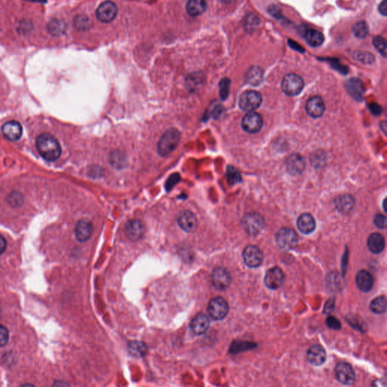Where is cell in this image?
<instances>
[{
	"mask_svg": "<svg viewBox=\"0 0 387 387\" xmlns=\"http://www.w3.org/2000/svg\"><path fill=\"white\" fill-rule=\"evenodd\" d=\"M38 152L48 161H55L61 155V148L58 141L49 133H43L37 137L36 142Z\"/></svg>",
	"mask_w": 387,
	"mask_h": 387,
	"instance_id": "6da1fadb",
	"label": "cell"
},
{
	"mask_svg": "<svg viewBox=\"0 0 387 387\" xmlns=\"http://www.w3.org/2000/svg\"><path fill=\"white\" fill-rule=\"evenodd\" d=\"M284 281L283 271L278 267L270 268L265 276V284L270 289H276L280 287Z\"/></svg>",
	"mask_w": 387,
	"mask_h": 387,
	"instance_id": "7c38bea8",
	"label": "cell"
},
{
	"mask_svg": "<svg viewBox=\"0 0 387 387\" xmlns=\"http://www.w3.org/2000/svg\"><path fill=\"white\" fill-rule=\"evenodd\" d=\"M222 114V107L220 106H217L214 108L212 111V115L214 118H218Z\"/></svg>",
	"mask_w": 387,
	"mask_h": 387,
	"instance_id": "816d5d0a",
	"label": "cell"
},
{
	"mask_svg": "<svg viewBox=\"0 0 387 387\" xmlns=\"http://www.w3.org/2000/svg\"><path fill=\"white\" fill-rule=\"evenodd\" d=\"M379 13L383 16H386L387 15V0H383L378 7Z\"/></svg>",
	"mask_w": 387,
	"mask_h": 387,
	"instance_id": "c3c4849f",
	"label": "cell"
},
{
	"mask_svg": "<svg viewBox=\"0 0 387 387\" xmlns=\"http://www.w3.org/2000/svg\"><path fill=\"white\" fill-rule=\"evenodd\" d=\"M210 326V321L208 316L205 314L199 313L192 319L190 324V330L196 335H202L205 334Z\"/></svg>",
	"mask_w": 387,
	"mask_h": 387,
	"instance_id": "44dd1931",
	"label": "cell"
},
{
	"mask_svg": "<svg viewBox=\"0 0 387 387\" xmlns=\"http://www.w3.org/2000/svg\"><path fill=\"white\" fill-rule=\"evenodd\" d=\"M305 161L300 154H292L286 159V170L292 175H298L302 173L305 169Z\"/></svg>",
	"mask_w": 387,
	"mask_h": 387,
	"instance_id": "ac0fdd59",
	"label": "cell"
},
{
	"mask_svg": "<svg viewBox=\"0 0 387 387\" xmlns=\"http://www.w3.org/2000/svg\"><path fill=\"white\" fill-rule=\"evenodd\" d=\"M178 224L184 232H192L197 228V218L193 213L187 211H183L178 215Z\"/></svg>",
	"mask_w": 387,
	"mask_h": 387,
	"instance_id": "9a60e30c",
	"label": "cell"
},
{
	"mask_svg": "<svg viewBox=\"0 0 387 387\" xmlns=\"http://www.w3.org/2000/svg\"><path fill=\"white\" fill-rule=\"evenodd\" d=\"M346 88L349 94L356 100H361L364 93V87L361 80L356 78L349 79L346 84Z\"/></svg>",
	"mask_w": 387,
	"mask_h": 387,
	"instance_id": "484cf974",
	"label": "cell"
},
{
	"mask_svg": "<svg viewBox=\"0 0 387 387\" xmlns=\"http://www.w3.org/2000/svg\"><path fill=\"white\" fill-rule=\"evenodd\" d=\"M297 225H298L300 232L305 234V235L312 233L316 229V221H315L313 216L308 214H302L298 218Z\"/></svg>",
	"mask_w": 387,
	"mask_h": 387,
	"instance_id": "7402d4cb",
	"label": "cell"
},
{
	"mask_svg": "<svg viewBox=\"0 0 387 387\" xmlns=\"http://www.w3.org/2000/svg\"><path fill=\"white\" fill-rule=\"evenodd\" d=\"M306 109L310 117L313 118H319L322 117L325 112V103L319 96H313L307 101Z\"/></svg>",
	"mask_w": 387,
	"mask_h": 387,
	"instance_id": "4fadbf2b",
	"label": "cell"
},
{
	"mask_svg": "<svg viewBox=\"0 0 387 387\" xmlns=\"http://www.w3.org/2000/svg\"><path fill=\"white\" fill-rule=\"evenodd\" d=\"M304 88V79L299 75L289 73L286 75L282 80V90L287 95H298L303 91Z\"/></svg>",
	"mask_w": 387,
	"mask_h": 387,
	"instance_id": "3957f363",
	"label": "cell"
},
{
	"mask_svg": "<svg viewBox=\"0 0 387 387\" xmlns=\"http://www.w3.org/2000/svg\"><path fill=\"white\" fill-rule=\"evenodd\" d=\"M74 25L79 31H85L89 29L91 26V22L86 16H79L75 18Z\"/></svg>",
	"mask_w": 387,
	"mask_h": 387,
	"instance_id": "836d02e7",
	"label": "cell"
},
{
	"mask_svg": "<svg viewBox=\"0 0 387 387\" xmlns=\"http://www.w3.org/2000/svg\"><path fill=\"white\" fill-rule=\"evenodd\" d=\"M260 22L256 16L253 15H249L248 17L246 19L245 26L248 31L250 30H255L259 26Z\"/></svg>",
	"mask_w": 387,
	"mask_h": 387,
	"instance_id": "f35d334b",
	"label": "cell"
},
{
	"mask_svg": "<svg viewBox=\"0 0 387 387\" xmlns=\"http://www.w3.org/2000/svg\"><path fill=\"white\" fill-rule=\"evenodd\" d=\"M268 13H269L271 16L275 18V19H280L282 17V13L280 8L276 7V6H271L268 8Z\"/></svg>",
	"mask_w": 387,
	"mask_h": 387,
	"instance_id": "bcb514c9",
	"label": "cell"
},
{
	"mask_svg": "<svg viewBox=\"0 0 387 387\" xmlns=\"http://www.w3.org/2000/svg\"><path fill=\"white\" fill-rule=\"evenodd\" d=\"M263 70L259 67H252L246 73V80L252 85H258L263 79Z\"/></svg>",
	"mask_w": 387,
	"mask_h": 387,
	"instance_id": "83f0119b",
	"label": "cell"
},
{
	"mask_svg": "<svg viewBox=\"0 0 387 387\" xmlns=\"http://www.w3.org/2000/svg\"><path fill=\"white\" fill-rule=\"evenodd\" d=\"M261 104H262V95L258 91L250 90V91H244L240 96V108L246 112H254L255 110L259 109Z\"/></svg>",
	"mask_w": 387,
	"mask_h": 387,
	"instance_id": "5b68a950",
	"label": "cell"
},
{
	"mask_svg": "<svg viewBox=\"0 0 387 387\" xmlns=\"http://www.w3.org/2000/svg\"><path fill=\"white\" fill-rule=\"evenodd\" d=\"M335 375L338 381L344 385H351L355 379V372L348 363H340L335 368Z\"/></svg>",
	"mask_w": 387,
	"mask_h": 387,
	"instance_id": "8fae6325",
	"label": "cell"
},
{
	"mask_svg": "<svg viewBox=\"0 0 387 387\" xmlns=\"http://www.w3.org/2000/svg\"><path fill=\"white\" fill-rule=\"evenodd\" d=\"M111 163L114 166H117L118 167L122 166L124 163V156H123V154H120L118 151L116 153H113L111 155Z\"/></svg>",
	"mask_w": 387,
	"mask_h": 387,
	"instance_id": "b9f144b4",
	"label": "cell"
},
{
	"mask_svg": "<svg viewBox=\"0 0 387 387\" xmlns=\"http://www.w3.org/2000/svg\"><path fill=\"white\" fill-rule=\"evenodd\" d=\"M263 125L262 117L256 112H249L243 118L241 127L247 133L254 134L260 131Z\"/></svg>",
	"mask_w": 387,
	"mask_h": 387,
	"instance_id": "ba28073f",
	"label": "cell"
},
{
	"mask_svg": "<svg viewBox=\"0 0 387 387\" xmlns=\"http://www.w3.org/2000/svg\"><path fill=\"white\" fill-rule=\"evenodd\" d=\"M275 241L280 248L289 250L296 247L299 237L294 229L282 228L276 234Z\"/></svg>",
	"mask_w": 387,
	"mask_h": 387,
	"instance_id": "277c9868",
	"label": "cell"
},
{
	"mask_svg": "<svg viewBox=\"0 0 387 387\" xmlns=\"http://www.w3.org/2000/svg\"><path fill=\"white\" fill-rule=\"evenodd\" d=\"M208 313L214 320L220 321L225 319L229 313V306L223 298H213L208 305Z\"/></svg>",
	"mask_w": 387,
	"mask_h": 387,
	"instance_id": "52a82bcc",
	"label": "cell"
},
{
	"mask_svg": "<svg viewBox=\"0 0 387 387\" xmlns=\"http://www.w3.org/2000/svg\"><path fill=\"white\" fill-rule=\"evenodd\" d=\"M354 58L357 61L366 64H372L375 60L374 56L367 52H356L354 54Z\"/></svg>",
	"mask_w": 387,
	"mask_h": 387,
	"instance_id": "d590c367",
	"label": "cell"
},
{
	"mask_svg": "<svg viewBox=\"0 0 387 387\" xmlns=\"http://www.w3.org/2000/svg\"><path fill=\"white\" fill-rule=\"evenodd\" d=\"M374 224L379 229H383L386 227V217L385 216L377 214L374 218Z\"/></svg>",
	"mask_w": 387,
	"mask_h": 387,
	"instance_id": "f6af8a7d",
	"label": "cell"
},
{
	"mask_svg": "<svg viewBox=\"0 0 387 387\" xmlns=\"http://www.w3.org/2000/svg\"><path fill=\"white\" fill-rule=\"evenodd\" d=\"M229 87H230V80L227 79V78H225L220 82V93L222 100H226L228 98L229 93Z\"/></svg>",
	"mask_w": 387,
	"mask_h": 387,
	"instance_id": "8d00e7d4",
	"label": "cell"
},
{
	"mask_svg": "<svg viewBox=\"0 0 387 387\" xmlns=\"http://www.w3.org/2000/svg\"><path fill=\"white\" fill-rule=\"evenodd\" d=\"M181 138L180 132L177 129L171 128L162 136L157 145V151L163 157L169 155L178 146Z\"/></svg>",
	"mask_w": 387,
	"mask_h": 387,
	"instance_id": "7a4b0ae2",
	"label": "cell"
},
{
	"mask_svg": "<svg viewBox=\"0 0 387 387\" xmlns=\"http://www.w3.org/2000/svg\"><path fill=\"white\" fill-rule=\"evenodd\" d=\"M335 206L337 211L343 214H346L352 211L355 205V200L349 195H343L340 196L335 200Z\"/></svg>",
	"mask_w": 387,
	"mask_h": 387,
	"instance_id": "4316f807",
	"label": "cell"
},
{
	"mask_svg": "<svg viewBox=\"0 0 387 387\" xmlns=\"http://www.w3.org/2000/svg\"><path fill=\"white\" fill-rule=\"evenodd\" d=\"M93 232V225L88 220H79L75 228V235L79 242H85L91 238Z\"/></svg>",
	"mask_w": 387,
	"mask_h": 387,
	"instance_id": "e0dca14e",
	"label": "cell"
},
{
	"mask_svg": "<svg viewBox=\"0 0 387 387\" xmlns=\"http://www.w3.org/2000/svg\"><path fill=\"white\" fill-rule=\"evenodd\" d=\"M231 277L229 271L224 268H216L212 274V283L216 288L225 289L230 284Z\"/></svg>",
	"mask_w": 387,
	"mask_h": 387,
	"instance_id": "2e32d148",
	"label": "cell"
},
{
	"mask_svg": "<svg viewBox=\"0 0 387 387\" xmlns=\"http://www.w3.org/2000/svg\"><path fill=\"white\" fill-rule=\"evenodd\" d=\"M118 15V7L112 1L103 2L96 10V17L103 23L112 22Z\"/></svg>",
	"mask_w": 387,
	"mask_h": 387,
	"instance_id": "9c48e42d",
	"label": "cell"
},
{
	"mask_svg": "<svg viewBox=\"0 0 387 387\" xmlns=\"http://www.w3.org/2000/svg\"><path fill=\"white\" fill-rule=\"evenodd\" d=\"M128 350L133 356L142 357L148 352V347L143 342L132 341L128 344Z\"/></svg>",
	"mask_w": 387,
	"mask_h": 387,
	"instance_id": "f546056e",
	"label": "cell"
},
{
	"mask_svg": "<svg viewBox=\"0 0 387 387\" xmlns=\"http://www.w3.org/2000/svg\"><path fill=\"white\" fill-rule=\"evenodd\" d=\"M369 33L368 26L364 22H359L353 27V34L357 38L364 39Z\"/></svg>",
	"mask_w": 387,
	"mask_h": 387,
	"instance_id": "d6a6232c",
	"label": "cell"
},
{
	"mask_svg": "<svg viewBox=\"0 0 387 387\" xmlns=\"http://www.w3.org/2000/svg\"><path fill=\"white\" fill-rule=\"evenodd\" d=\"M180 181V175L178 173H174L168 178L166 182V189L169 191L178 181Z\"/></svg>",
	"mask_w": 387,
	"mask_h": 387,
	"instance_id": "7bdbcfd3",
	"label": "cell"
},
{
	"mask_svg": "<svg viewBox=\"0 0 387 387\" xmlns=\"http://www.w3.org/2000/svg\"><path fill=\"white\" fill-rule=\"evenodd\" d=\"M327 325L331 329L339 330L341 328V323L338 319H336L334 316H330L327 319Z\"/></svg>",
	"mask_w": 387,
	"mask_h": 387,
	"instance_id": "ee69618b",
	"label": "cell"
},
{
	"mask_svg": "<svg viewBox=\"0 0 387 387\" xmlns=\"http://www.w3.org/2000/svg\"><path fill=\"white\" fill-rule=\"evenodd\" d=\"M10 340V331L4 325H0V347H4Z\"/></svg>",
	"mask_w": 387,
	"mask_h": 387,
	"instance_id": "ab89813d",
	"label": "cell"
},
{
	"mask_svg": "<svg viewBox=\"0 0 387 387\" xmlns=\"http://www.w3.org/2000/svg\"><path fill=\"white\" fill-rule=\"evenodd\" d=\"M9 202L12 206H20L23 202V197L19 192H13L9 197Z\"/></svg>",
	"mask_w": 387,
	"mask_h": 387,
	"instance_id": "60d3db41",
	"label": "cell"
},
{
	"mask_svg": "<svg viewBox=\"0 0 387 387\" xmlns=\"http://www.w3.org/2000/svg\"><path fill=\"white\" fill-rule=\"evenodd\" d=\"M126 234L132 241H138L143 237L145 232V226L139 220L129 221L126 225Z\"/></svg>",
	"mask_w": 387,
	"mask_h": 387,
	"instance_id": "5bb4252c",
	"label": "cell"
},
{
	"mask_svg": "<svg viewBox=\"0 0 387 387\" xmlns=\"http://www.w3.org/2000/svg\"><path fill=\"white\" fill-rule=\"evenodd\" d=\"M242 225L247 234L255 236L259 235L263 229L264 220L259 214L252 213L244 216Z\"/></svg>",
	"mask_w": 387,
	"mask_h": 387,
	"instance_id": "8992f818",
	"label": "cell"
},
{
	"mask_svg": "<svg viewBox=\"0 0 387 387\" xmlns=\"http://www.w3.org/2000/svg\"><path fill=\"white\" fill-rule=\"evenodd\" d=\"M326 357L325 349L319 345L312 346L307 352V359L313 365H322L325 363Z\"/></svg>",
	"mask_w": 387,
	"mask_h": 387,
	"instance_id": "ffe728a7",
	"label": "cell"
},
{
	"mask_svg": "<svg viewBox=\"0 0 387 387\" xmlns=\"http://www.w3.org/2000/svg\"><path fill=\"white\" fill-rule=\"evenodd\" d=\"M66 31V25L62 21L54 19L48 25V31L53 36H60Z\"/></svg>",
	"mask_w": 387,
	"mask_h": 387,
	"instance_id": "1f68e13d",
	"label": "cell"
},
{
	"mask_svg": "<svg viewBox=\"0 0 387 387\" xmlns=\"http://www.w3.org/2000/svg\"><path fill=\"white\" fill-rule=\"evenodd\" d=\"M206 10V0H188L186 5L187 14L192 17H197L203 14Z\"/></svg>",
	"mask_w": 387,
	"mask_h": 387,
	"instance_id": "cb8c5ba5",
	"label": "cell"
},
{
	"mask_svg": "<svg viewBox=\"0 0 387 387\" xmlns=\"http://www.w3.org/2000/svg\"><path fill=\"white\" fill-rule=\"evenodd\" d=\"M288 44L291 47L295 50L298 51V52H304V48L301 46V45L298 44L296 42L292 41V40H288Z\"/></svg>",
	"mask_w": 387,
	"mask_h": 387,
	"instance_id": "681fc988",
	"label": "cell"
},
{
	"mask_svg": "<svg viewBox=\"0 0 387 387\" xmlns=\"http://www.w3.org/2000/svg\"><path fill=\"white\" fill-rule=\"evenodd\" d=\"M306 40L310 46L317 47L323 43L325 37L322 33L316 30H310L305 34Z\"/></svg>",
	"mask_w": 387,
	"mask_h": 387,
	"instance_id": "f1b7e54d",
	"label": "cell"
},
{
	"mask_svg": "<svg viewBox=\"0 0 387 387\" xmlns=\"http://www.w3.org/2000/svg\"><path fill=\"white\" fill-rule=\"evenodd\" d=\"M4 136L10 141H17L22 137V127L20 123L11 121L6 123L2 127Z\"/></svg>",
	"mask_w": 387,
	"mask_h": 387,
	"instance_id": "d6986e66",
	"label": "cell"
},
{
	"mask_svg": "<svg viewBox=\"0 0 387 387\" xmlns=\"http://www.w3.org/2000/svg\"><path fill=\"white\" fill-rule=\"evenodd\" d=\"M7 240L3 237L2 235H0V255H2L4 252L7 250Z\"/></svg>",
	"mask_w": 387,
	"mask_h": 387,
	"instance_id": "f907efd6",
	"label": "cell"
},
{
	"mask_svg": "<svg viewBox=\"0 0 387 387\" xmlns=\"http://www.w3.org/2000/svg\"><path fill=\"white\" fill-rule=\"evenodd\" d=\"M367 247L372 253H381L385 247V240L379 233H373L369 236L367 240Z\"/></svg>",
	"mask_w": 387,
	"mask_h": 387,
	"instance_id": "d4e9b609",
	"label": "cell"
},
{
	"mask_svg": "<svg viewBox=\"0 0 387 387\" xmlns=\"http://www.w3.org/2000/svg\"><path fill=\"white\" fill-rule=\"evenodd\" d=\"M373 44L376 50L382 55L385 57L386 55V43L385 39L381 36H376L373 39Z\"/></svg>",
	"mask_w": 387,
	"mask_h": 387,
	"instance_id": "e575fe53",
	"label": "cell"
},
{
	"mask_svg": "<svg viewBox=\"0 0 387 387\" xmlns=\"http://www.w3.org/2000/svg\"><path fill=\"white\" fill-rule=\"evenodd\" d=\"M356 284L361 292H370L373 286V277L368 271L361 270L357 274Z\"/></svg>",
	"mask_w": 387,
	"mask_h": 387,
	"instance_id": "603a6c76",
	"label": "cell"
},
{
	"mask_svg": "<svg viewBox=\"0 0 387 387\" xmlns=\"http://www.w3.org/2000/svg\"><path fill=\"white\" fill-rule=\"evenodd\" d=\"M370 109H371V112H373V113H374L375 115H379V114H380L381 112V109L379 107V106H376V105H374V106H372V107H370Z\"/></svg>",
	"mask_w": 387,
	"mask_h": 387,
	"instance_id": "f5cc1de1",
	"label": "cell"
},
{
	"mask_svg": "<svg viewBox=\"0 0 387 387\" xmlns=\"http://www.w3.org/2000/svg\"><path fill=\"white\" fill-rule=\"evenodd\" d=\"M243 259L247 266L250 268H257L263 261L262 250L254 245H250L244 249L243 252Z\"/></svg>",
	"mask_w": 387,
	"mask_h": 387,
	"instance_id": "30bf717a",
	"label": "cell"
},
{
	"mask_svg": "<svg viewBox=\"0 0 387 387\" xmlns=\"http://www.w3.org/2000/svg\"><path fill=\"white\" fill-rule=\"evenodd\" d=\"M370 309L373 313L382 314L386 310V298L385 296H379L371 301Z\"/></svg>",
	"mask_w": 387,
	"mask_h": 387,
	"instance_id": "4dcf8cb0",
	"label": "cell"
},
{
	"mask_svg": "<svg viewBox=\"0 0 387 387\" xmlns=\"http://www.w3.org/2000/svg\"><path fill=\"white\" fill-rule=\"evenodd\" d=\"M200 76L198 75H191L187 79V83L190 87L196 86L200 83Z\"/></svg>",
	"mask_w": 387,
	"mask_h": 387,
	"instance_id": "7dc6e473",
	"label": "cell"
},
{
	"mask_svg": "<svg viewBox=\"0 0 387 387\" xmlns=\"http://www.w3.org/2000/svg\"><path fill=\"white\" fill-rule=\"evenodd\" d=\"M228 180L230 184H235V183L241 181V175L238 173V171L232 167L229 166L227 169Z\"/></svg>",
	"mask_w": 387,
	"mask_h": 387,
	"instance_id": "74e56055",
	"label": "cell"
}]
</instances>
